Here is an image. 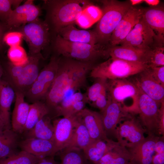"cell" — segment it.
<instances>
[{
    "label": "cell",
    "instance_id": "cell-1",
    "mask_svg": "<svg viewBox=\"0 0 164 164\" xmlns=\"http://www.w3.org/2000/svg\"><path fill=\"white\" fill-rule=\"evenodd\" d=\"M65 58H60L56 77L44 100L52 118L62 100L85 85L87 74L94 66L92 62Z\"/></svg>",
    "mask_w": 164,
    "mask_h": 164
},
{
    "label": "cell",
    "instance_id": "cell-2",
    "mask_svg": "<svg viewBox=\"0 0 164 164\" xmlns=\"http://www.w3.org/2000/svg\"><path fill=\"white\" fill-rule=\"evenodd\" d=\"M91 4L87 0H45L47 18L45 21L57 34L61 29L75 23L83 10Z\"/></svg>",
    "mask_w": 164,
    "mask_h": 164
},
{
    "label": "cell",
    "instance_id": "cell-3",
    "mask_svg": "<svg viewBox=\"0 0 164 164\" xmlns=\"http://www.w3.org/2000/svg\"><path fill=\"white\" fill-rule=\"evenodd\" d=\"M102 15L94 31L98 44L102 46L109 43L113 31L132 6L130 1L102 0Z\"/></svg>",
    "mask_w": 164,
    "mask_h": 164
},
{
    "label": "cell",
    "instance_id": "cell-4",
    "mask_svg": "<svg viewBox=\"0 0 164 164\" xmlns=\"http://www.w3.org/2000/svg\"><path fill=\"white\" fill-rule=\"evenodd\" d=\"M148 67L147 64L109 58L94 66L90 72L91 77L107 80L126 79L139 73Z\"/></svg>",
    "mask_w": 164,
    "mask_h": 164
},
{
    "label": "cell",
    "instance_id": "cell-5",
    "mask_svg": "<svg viewBox=\"0 0 164 164\" xmlns=\"http://www.w3.org/2000/svg\"><path fill=\"white\" fill-rule=\"evenodd\" d=\"M53 49L56 54L77 60L92 62L102 57H107L106 49L99 44L72 42L66 40L57 34Z\"/></svg>",
    "mask_w": 164,
    "mask_h": 164
},
{
    "label": "cell",
    "instance_id": "cell-6",
    "mask_svg": "<svg viewBox=\"0 0 164 164\" xmlns=\"http://www.w3.org/2000/svg\"><path fill=\"white\" fill-rule=\"evenodd\" d=\"M106 89L108 96L119 104L128 113L138 114V94L135 82L126 79L107 80Z\"/></svg>",
    "mask_w": 164,
    "mask_h": 164
},
{
    "label": "cell",
    "instance_id": "cell-7",
    "mask_svg": "<svg viewBox=\"0 0 164 164\" xmlns=\"http://www.w3.org/2000/svg\"><path fill=\"white\" fill-rule=\"evenodd\" d=\"M11 31L20 32L27 43L29 55L41 53L50 41V33L48 25L39 18L27 24L13 29Z\"/></svg>",
    "mask_w": 164,
    "mask_h": 164
},
{
    "label": "cell",
    "instance_id": "cell-8",
    "mask_svg": "<svg viewBox=\"0 0 164 164\" xmlns=\"http://www.w3.org/2000/svg\"><path fill=\"white\" fill-rule=\"evenodd\" d=\"M136 84L138 94L139 121L148 135L161 136L160 114L161 104L147 95Z\"/></svg>",
    "mask_w": 164,
    "mask_h": 164
},
{
    "label": "cell",
    "instance_id": "cell-9",
    "mask_svg": "<svg viewBox=\"0 0 164 164\" xmlns=\"http://www.w3.org/2000/svg\"><path fill=\"white\" fill-rule=\"evenodd\" d=\"M164 40L156 34L142 17L120 44L133 48L152 50L157 46H164Z\"/></svg>",
    "mask_w": 164,
    "mask_h": 164
},
{
    "label": "cell",
    "instance_id": "cell-10",
    "mask_svg": "<svg viewBox=\"0 0 164 164\" xmlns=\"http://www.w3.org/2000/svg\"><path fill=\"white\" fill-rule=\"evenodd\" d=\"M52 56L49 63L41 70L31 87L25 95L32 103L44 100L56 77L60 59Z\"/></svg>",
    "mask_w": 164,
    "mask_h": 164
},
{
    "label": "cell",
    "instance_id": "cell-11",
    "mask_svg": "<svg viewBox=\"0 0 164 164\" xmlns=\"http://www.w3.org/2000/svg\"><path fill=\"white\" fill-rule=\"evenodd\" d=\"M120 122L116 130V138L121 145L127 148L138 144L145 137V131L140 121L130 116Z\"/></svg>",
    "mask_w": 164,
    "mask_h": 164
},
{
    "label": "cell",
    "instance_id": "cell-12",
    "mask_svg": "<svg viewBox=\"0 0 164 164\" xmlns=\"http://www.w3.org/2000/svg\"><path fill=\"white\" fill-rule=\"evenodd\" d=\"M143 11V9L131 6L112 33L110 46L118 45L125 39L142 17Z\"/></svg>",
    "mask_w": 164,
    "mask_h": 164
},
{
    "label": "cell",
    "instance_id": "cell-13",
    "mask_svg": "<svg viewBox=\"0 0 164 164\" xmlns=\"http://www.w3.org/2000/svg\"><path fill=\"white\" fill-rule=\"evenodd\" d=\"M40 8L32 0H27L13 10L6 25L11 30L30 22L39 18Z\"/></svg>",
    "mask_w": 164,
    "mask_h": 164
},
{
    "label": "cell",
    "instance_id": "cell-14",
    "mask_svg": "<svg viewBox=\"0 0 164 164\" xmlns=\"http://www.w3.org/2000/svg\"><path fill=\"white\" fill-rule=\"evenodd\" d=\"M108 98V104L100 114L107 137L109 135L116 138L117 125L130 116L119 104Z\"/></svg>",
    "mask_w": 164,
    "mask_h": 164
},
{
    "label": "cell",
    "instance_id": "cell-15",
    "mask_svg": "<svg viewBox=\"0 0 164 164\" xmlns=\"http://www.w3.org/2000/svg\"><path fill=\"white\" fill-rule=\"evenodd\" d=\"M43 58L41 53L28 55V60L23 65L22 73L12 87L15 92H20L25 95L38 75L39 63Z\"/></svg>",
    "mask_w": 164,
    "mask_h": 164
},
{
    "label": "cell",
    "instance_id": "cell-16",
    "mask_svg": "<svg viewBox=\"0 0 164 164\" xmlns=\"http://www.w3.org/2000/svg\"><path fill=\"white\" fill-rule=\"evenodd\" d=\"M74 116L63 117L53 121L54 134L53 142L54 146L55 155L65 148L70 142L74 128Z\"/></svg>",
    "mask_w": 164,
    "mask_h": 164
},
{
    "label": "cell",
    "instance_id": "cell-17",
    "mask_svg": "<svg viewBox=\"0 0 164 164\" xmlns=\"http://www.w3.org/2000/svg\"><path fill=\"white\" fill-rule=\"evenodd\" d=\"M15 92L5 80H0V132L12 129L10 110Z\"/></svg>",
    "mask_w": 164,
    "mask_h": 164
},
{
    "label": "cell",
    "instance_id": "cell-18",
    "mask_svg": "<svg viewBox=\"0 0 164 164\" xmlns=\"http://www.w3.org/2000/svg\"><path fill=\"white\" fill-rule=\"evenodd\" d=\"M76 114L86 128L92 141L109 138L105 132L100 113L85 108Z\"/></svg>",
    "mask_w": 164,
    "mask_h": 164
},
{
    "label": "cell",
    "instance_id": "cell-19",
    "mask_svg": "<svg viewBox=\"0 0 164 164\" xmlns=\"http://www.w3.org/2000/svg\"><path fill=\"white\" fill-rule=\"evenodd\" d=\"M158 136L148 135L138 144L127 148L130 155L131 164H151Z\"/></svg>",
    "mask_w": 164,
    "mask_h": 164
},
{
    "label": "cell",
    "instance_id": "cell-20",
    "mask_svg": "<svg viewBox=\"0 0 164 164\" xmlns=\"http://www.w3.org/2000/svg\"><path fill=\"white\" fill-rule=\"evenodd\" d=\"M152 50L140 49L117 45L109 46L107 48L106 51L108 57L143 63L148 65Z\"/></svg>",
    "mask_w": 164,
    "mask_h": 164
},
{
    "label": "cell",
    "instance_id": "cell-21",
    "mask_svg": "<svg viewBox=\"0 0 164 164\" xmlns=\"http://www.w3.org/2000/svg\"><path fill=\"white\" fill-rule=\"evenodd\" d=\"M147 68L137 74L134 81L144 93L161 104L164 101V87L153 78Z\"/></svg>",
    "mask_w": 164,
    "mask_h": 164
},
{
    "label": "cell",
    "instance_id": "cell-22",
    "mask_svg": "<svg viewBox=\"0 0 164 164\" xmlns=\"http://www.w3.org/2000/svg\"><path fill=\"white\" fill-rule=\"evenodd\" d=\"M18 146L22 151L42 158L54 156V146L50 140L36 138H26L19 141Z\"/></svg>",
    "mask_w": 164,
    "mask_h": 164
},
{
    "label": "cell",
    "instance_id": "cell-23",
    "mask_svg": "<svg viewBox=\"0 0 164 164\" xmlns=\"http://www.w3.org/2000/svg\"><path fill=\"white\" fill-rule=\"evenodd\" d=\"M87 103L85 93L76 92L61 101L56 109L53 117L75 115L85 108L86 104Z\"/></svg>",
    "mask_w": 164,
    "mask_h": 164
},
{
    "label": "cell",
    "instance_id": "cell-24",
    "mask_svg": "<svg viewBox=\"0 0 164 164\" xmlns=\"http://www.w3.org/2000/svg\"><path fill=\"white\" fill-rule=\"evenodd\" d=\"M15 101L11 121L12 130L17 133H23L27 119L30 105L25 101V94L15 92Z\"/></svg>",
    "mask_w": 164,
    "mask_h": 164
},
{
    "label": "cell",
    "instance_id": "cell-25",
    "mask_svg": "<svg viewBox=\"0 0 164 164\" xmlns=\"http://www.w3.org/2000/svg\"><path fill=\"white\" fill-rule=\"evenodd\" d=\"M57 34L64 39L72 42L98 44L94 30H87L76 28L74 24L68 25L60 29Z\"/></svg>",
    "mask_w": 164,
    "mask_h": 164
},
{
    "label": "cell",
    "instance_id": "cell-26",
    "mask_svg": "<svg viewBox=\"0 0 164 164\" xmlns=\"http://www.w3.org/2000/svg\"><path fill=\"white\" fill-rule=\"evenodd\" d=\"M118 144L109 138L92 141L83 150L84 155L92 164L97 163L104 155Z\"/></svg>",
    "mask_w": 164,
    "mask_h": 164
},
{
    "label": "cell",
    "instance_id": "cell-27",
    "mask_svg": "<svg viewBox=\"0 0 164 164\" xmlns=\"http://www.w3.org/2000/svg\"><path fill=\"white\" fill-rule=\"evenodd\" d=\"M142 18L157 35L164 39L163 8L156 6L143 9Z\"/></svg>",
    "mask_w": 164,
    "mask_h": 164
},
{
    "label": "cell",
    "instance_id": "cell-28",
    "mask_svg": "<svg viewBox=\"0 0 164 164\" xmlns=\"http://www.w3.org/2000/svg\"><path fill=\"white\" fill-rule=\"evenodd\" d=\"M91 142L89 133L81 118L77 114L75 115L73 133L65 148H74L83 150Z\"/></svg>",
    "mask_w": 164,
    "mask_h": 164
},
{
    "label": "cell",
    "instance_id": "cell-29",
    "mask_svg": "<svg viewBox=\"0 0 164 164\" xmlns=\"http://www.w3.org/2000/svg\"><path fill=\"white\" fill-rule=\"evenodd\" d=\"M51 118L46 115L41 118L31 129L25 132L26 138H36L53 142L54 128Z\"/></svg>",
    "mask_w": 164,
    "mask_h": 164
},
{
    "label": "cell",
    "instance_id": "cell-30",
    "mask_svg": "<svg viewBox=\"0 0 164 164\" xmlns=\"http://www.w3.org/2000/svg\"><path fill=\"white\" fill-rule=\"evenodd\" d=\"M19 142L18 133L12 129L3 131L0 135V160L17 153Z\"/></svg>",
    "mask_w": 164,
    "mask_h": 164
},
{
    "label": "cell",
    "instance_id": "cell-31",
    "mask_svg": "<svg viewBox=\"0 0 164 164\" xmlns=\"http://www.w3.org/2000/svg\"><path fill=\"white\" fill-rule=\"evenodd\" d=\"M128 149L119 143L105 153L95 164H131Z\"/></svg>",
    "mask_w": 164,
    "mask_h": 164
},
{
    "label": "cell",
    "instance_id": "cell-32",
    "mask_svg": "<svg viewBox=\"0 0 164 164\" xmlns=\"http://www.w3.org/2000/svg\"><path fill=\"white\" fill-rule=\"evenodd\" d=\"M102 15L101 9L91 4L83 10L75 23L80 27L87 29L97 22Z\"/></svg>",
    "mask_w": 164,
    "mask_h": 164
},
{
    "label": "cell",
    "instance_id": "cell-33",
    "mask_svg": "<svg viewBox=\"0 0 164 164\" xmlns=\"http://www.w3.org/2000/svg\"><path fill=\"white\" fill-rule=\"evenodd\" d=\"M49 114V109L44 101H39L30 104L23 133L32 129L41 118Z\"/></svg>",
    "mask_w": 164,
    "mask_h": 164
},
{
    "label": "cell",
    "instance_id": "cell-34",
    "mask_svg": "<svg viewBox=\"0 0 164 164\" xmlns=\"http://www.w3.org/2000/svg\"><path fill=\"white\" fill-rule=\"evenodd\" d=\"M60 164H88L82 150L74 148H65L60 152Z\"/></svg>",
    "mask_w": 164,
    "mask_h": 164
},
{
    "label": "cell",
    "instance_id": "cell-35",
    "mask_svg": "<svg viewBox=\"0 0 164 164\" xmlns=\"http://www.w3.org/2000/svg\"><path fill=\"white\" fill-rule=\"evenodd\" d=\"M44 158L22 151L0 160V164H37Z\"/></svg>",
    "mask_w": 164,
    "mask_h": 164
},
{
    "label": "cell",
    "instance_id": "cell-36",
    "mask_svg": "<svg viewBox=\"0 0 164 164\" xmlns=\"http://www.w3.org/2000/svg\"><path fill=\"white\" fill-rule=\"evenodd\" d=\"M107 80L97 78L87 89L85 94L88 103L93 105L103 90L106 87Z\"/></svg>",
    "mask_w": 164,
    "mask_h": 164
},
{
    "label": "cell",
    "instance_id": "cell-37",
    "mask_svg": "<svg viewBox=\"0 0 164 164\" xmlns=\"http://www.w3.org/2000/svg\"><path fill=\"white\" fill-rule=\"evenodd\" d=\"M7 56L9 62L17 66L24 64L28 59L26 51L20 46L10 47L8 51Z\"/></svg>",
    "mask_w": 164,
    "mask_h": 164
},
{
    "label": "cell",
    "instance_id": "cell-38",
    "mask_svg": "<svg viewBox=\"0 0 164 164\" xmlns=\"http://www.w3.org/2000/svg\"><path fill=\"white\" fill-rule=\"evenodd\" d=\"M23 0H0V20L6 24L7 21L13 10L20 5Z\"/></svg>",
    "mask_w": 164,
    "mask_h": 164
},
{
    "label": "cell",
    "instance_id": "cell-39",
    "mask_svg": "<svg viewBox=\"0 0 164 164\" xmlns=\"http://www.w3.org/2000/svg\"><path fill=\"white\" fill-rule=\"evenodd\" d=\"M148 65L150 67L164 66V46H157L152 50Z\"/></svg>",
    "mask_w": 164,
    "mask_h": 164
},
{
    "label": "cell",
    "instance_id": "cell-40",
    "mask_svg": "<svg viewBox=\"0 0 164 164\" xmlns=\"http://www.w3.org/2000/svg\"><path fill=\"white\" fill-rule=\"evenodd\" d=\"M22 38V35L20 32L10 31L5 33L3 41L10 47H11L20 46Z\"/></svg>",
    "mask_w": 164,
    "mask_h": 164
},
{
    "label": "cell",
    "instance_id": "cell-41",
    "mask_svg": "<svg viewBox=\"0 0 164 164\" xmlns=\"http://www.w3.org/2000/svg\"><path fill=\"white\" fill-rule=\"evenodd\" d=\"M147 69L153 78L164 87V66L148 67Z\"/></svg>",
    "mask_w": 164,
    "mask_h": 164
},
{
    "label": "cell",
    "instance_id": "cell-42",
    "mask_svg": "<svg viewBox=\"0 0 164 164\" xmlns=\"http://www.w3.org/2000/svg\"><path fill=\"white\" fill-rule=\"evenodd\" d=\"M108 102L106 87L102 91L92 106L103 111L107 107Z\"/></svg>",
    "mask_w": 164,
    "mask_h": 164
},
{
    "label": "cell",
    "instance_id": "cell-43",
    "mask_svg": "<svg viewBox=\"0 0 164 164\" xmlns=\"http://www.w3.org/2000/svg\"><path fill=\"white\" fill-rule=\"evenodd\" d=\"M155 152L164 153V135L158 136L155 145Z\"/></svg>",
    "mask_w": 164,
    "mask_h": 164
},
{
    "label": "cell",
    "instance_id": "cell-44",
    "mask_svg": "<svg viewBox=\"0 0 164 164\" xmlns=\"http://www.w3.org/2000/svg\"><path fill=\"white\" fill-rule=\"evenodd\" d=\"M151 164H164V153H156L152 157Z\"/></svg>",
    "mask_w": 164,
    "mask_h": 164
},
{
    "label": "cell",
    "instance_id": "cell-45",
    "mask_svg": "<svg viewBox=\"0 0 164 164\" xmlns=\"http://www.w3.org/2000/svg\"><path fill=\"white\" fill-rule=\"evenodd\" d=\"M160 124L161 134L164 135V101L162 102L160 107Z\"/></svg>",
    "mask_w": 164,
    "mask_h": 164
},
{
    "label": "cell",
    "instance_id": "cell-46",
    "mask_svg": "<svg viewBox=\"0 0 164 164\" xmlns=\"http://www.w3.org/2000/svg\"><path fill=\"white\" fill-rule=\"evenodd\" d=\"M8 29L6 24L2 23L0 22V50L2 47L3 44V38L6 32H5L6 30Z\"/></svg>",
    "mask_w": 164,
    "mask_h": 164
},
{
    "label": "cell",
    "instance_id": "cell-47",
    "mask_svg": "<svg viewBox=\"0 0 164 164\" xmlns=\"http://www.w3.org/2000/svg\"><path fill=\"white\" fill-rule=\"evenodd\" d=\"M37 164H59L54 159V156H50L44 158Z\"/></svg>",
    "mask_w": 164,
    "mask_h": 164
},
{
    "label": "cell",
    "instance_id": "cell-48",
    "mask_svg": "<svg viewBox=\"0 0 164 164\" xmlns=\"http://www.w3.org/2000/svg\"><path fill=\"white\" fill-rule=\"evenodd\" d=\"M144 2H145L149 5L153 7L157 6L159 4L160 1L159 0H144Z\"/></svg>",
    "mask_w": 164,
    "mask_h": 164
},
{
    "label": "cell",
    "instance_id": "cell-49",
    "mask_svg": "<svg viewBox=\"0 0 164 164\" xmlns=\"http://www.w3.org/2000/svg\"><path fill=\"white\" fill-rule=\"evenodd\" d=\"M130 3L132 6L144 2L143 0H130Z\"/></svg>",
    "mask_w": 164,
    "mask_h": 164
},
{
    "label": "cell",
    "instance_id": "cell-50",
    "mask_svg": "<svg viewBox=\"0 0 164 164\" xmlns=\"http://www.w3.org/2000/svg\"><path fill=\"white\" fill-rule=\"evenodd\" d=\"M3 74V71L2 67L0 65V80L1 79V78Z\"/></svg>",
    "mask_w": 164,
    "mask_h": 164
},
{
    "label": "cell",
    "instance_id": "cell-51",
    "mask_svg": "<svg viewBox=\"0 0 164 164\" xmlns=\"http://www.w3.org/2000/svg\"><path fill=\"white\" fill-rule=\"evenodd\" d=\"M2 132H0V135L2 133Z\"/></svg>",
    "mask_w": 164,
    "mask_h": 164
}]
</instances>
